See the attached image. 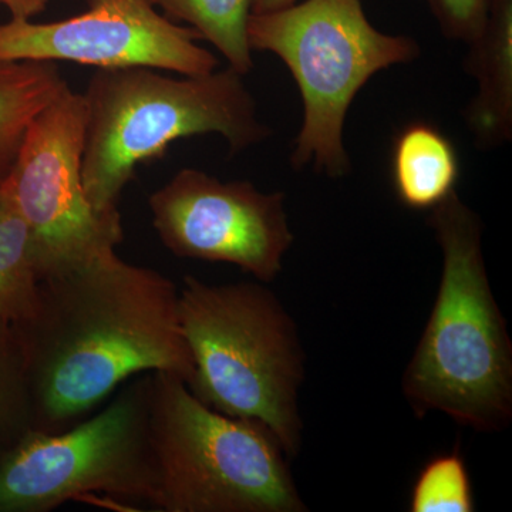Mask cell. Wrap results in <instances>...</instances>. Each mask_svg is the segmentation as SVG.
<instances>
[{
	"mask_svg": "<svg viewBox=\"0 0 512 512\" xmlns=\"http://www.w3.org/2000/svg\"><path fill=\"white\" fill-rule=\"evenodd\" d=\"M178 291L167 276L117 254L39 281L32 312L13 323L28 373L32 430L69 429L140 373H171L188 386L194 363Z\"/></svg>",
	"mask_w": 512,
	"mask_h": 512,
	"instance_id": "cell-1",
	"label": "cell"
},
{
	"mask_svg": "<svg viewBox=\"0 0 512 512\" xmlns=\"http://www.w3.org/2000/svg\"><path fill=\"white\" fill-rule=\"evenodd\" d=\"M427 222L443 251V275L403 394L417 417L441 412L497 433L512 419V343L485 269L483 222L457 191Z\"/></svg>",
	"mask_w": 512,
	"mask_h": 512,
	"instance_id": "cell-2",
	"label": "cell"
},
{
	"mask_svg": "<svg viewBox=\"0 0 512 512\" xmlns=\"http://www.w3.org/2000/svg\"><path fill=\"white\" fill-rule=\"evenodd\" d=\"M153 67L97 69L86 106L80 175L99 212L119 211L137 167L160 160L174 141L220 134L231 154L271 136L242 74L227 70L171 77Z\"/></svg>",
	"mask_w": 512,
	"mask_h": 512,
	"instance_id": "cell-3",
	"label": "cell"
},
{
	"mask_svg": "<svg viewBox=\"0 0 512 512\" xmlns=\"http://www.w3.org/2000/svg\"><path fill=\"white\" fill-rule=\"evenodd\" d=\"M178 289L194 363L188 389L217 412L264 424L288 458L298 456L305 353L284 305L255 282L210 285L187 275Z\"/></svg>",
	"mask_w": 512,
	"mask_h": 512,
	"instance_id": "cell-4",
	"label": "cell"
},
{
	"mask_svg": "<svg viewBox=\"0 0 512 512\" xmlns=\"http://www.w3.org/2000/svg\"><path fill=\"white\" fill-rule=\"evenodd\" d=\"M148 423L161 512H305L284 448L264 424L198 400L181 377L150 373Z\"/></svg>",
	"mask_w": 512,
	"mask_h": 512,
	"instance_id": "cell-5",
	"label": "cell"
},
{
	"mask_svg": "<svg viewBox=\"0 0 512 512\" xmlns=\"http://www.w3.org/2000/svg\"><path fill=\"white\" fill-rule=\"evenodd\" d=\"M248 42L252 50L282 59L301 92L303 121L292 167L312 165L330 178L350 173L343 130L357 93L376 73L420 55L412 37L377 30L362 0H306L251 15Z\"/></svg>",
	"mask_w": 512,
	"mask_h": 512,
	"instance_id": "cell-6",
	"label": "cell"
},
{
	"mask_svg": "<svg viewBox=\"0 0 512 512\" xmlns=\"http://www.w3.org/2000/svg\"><path fill=\"white\" fill-rule=\"evenodd\" d=\"M150 373L96 416L59 433L29 430L0 456V512H50L89 494L154 505Z\"/></svg>",
	"mask_w": 512,
	"mask_h": 512,
	"instance_id": "cell-7",
	"label": "cell"
},
{
	"mask_svg": "<svg viewBox=\"0 0 512 512\" xmlns=\"http://www.w3.org/2000/svg\"><path fill=\"white\" fill-rule=\"evenodd\" d=\"M86 106L64 90L33 120L3 183L28 224L39 281L117 254L124 239L120 211L99 212L84 194Z\"/></svg>",
	"mask_w": 512,
	"mask_h": 512,
	"instance_id": "cell-8",
	"label": "cell"
},
{
	"mask_svg": "<svg viewBox=\"0 0 512 512\" xmlns=\"http://www.w3.org/2000/svg\"><path fill=\"white\" fill-rule=\"evenodd\" d=\"M153 227L178 258L224 262L261 282L281 274L293 244L284 192L183 168L148 197Z\"/></svg>",
	"mask_w": 512,
	"mask_h": 512,
	"instance_id": "cell-9",
	"label": "cell"
},
{
	"mask_svg": "<svg viewBox=\"0 0 512 512\" xmlns=\"http://www.w3.org/2000/svg\"><path fill=\"white\" fill-rule=\"evenodd\" d=\"M59 22L10 19L0 25V62H70L96 69L144 66L181 76L214 72L218 59L200 35L175 25L150 0H86Z\"/></svg>",
	"mask_w": 512,
	"mask_h": 512,
	"instance_id": "cell-10",
	"label": "cell"
},
{
	"mask_svg": "<svg viewBox=\"0 0 512 512\" xmlns=\"http://www.w3.org/2000/svg\"><path fill=\"white\" fill-rule=\"evenodd\" d=\"M470 50L466 70L478 83L466 123L480 150H494L512 138V0H491L487 20Z\"/></svg>",
	"mask_w": 512,
	"mask_h": 512,
	"instance_id": "cell-11",
	"label": "cell"
},
{
	"mask_svg": "<svg viewBox=\"0 0 512 512\" xmlns=\"http://www.w3.org/2000/svg\"><path fill=\"white\" fill-rule=\"evenodd\" d=\"M460 163L451 140L429 123H413L393 144L392 183L410 210H433L456 191Z\"/></svg>",
	"mask_w": 512,
	"mask_h": 512,
	"instance_id": "cell-12",
	"label": "cell"
},
{
	"mask_svg": "<svg viewBox=\"0 0 512 512\" xmlns=\"http://www.w3.org/2000/svg\"><path fill=\"white\" fill-rule=\"evenodd\" d=\"M67 89L55 62H0V185L37 114Z\"/></svg>",
	"mask_w": 512,
	"mask_h": 512,
	"instance_id": "cell-13",
	"label": "cell"
},
{
	"mask_svg": "<svg viewBox=\"0 0 512 512\" xmlns=\"http://www.w3.org/2000/svg\"><path fill=\"white\" fill-rule=\"evenodd\" d=\"M168 19L188 23L228 60L235 72L248 74L254 67L248 42L252 0H150Z\"/></svg>",
	"mask_w": 512,
	"mask_h": 512,
	"instance_id": "cell-14",
	"label": "cell"
},
{
	"mask_svg": "<svg viewBox=\"0 0 512 512\" xmlns=\"http://www.w3.org/2000/svg\"><path fill=\"white\" fill-rule=\"evenodd\" d=\"M39 276L28 224L0 185V319L18 323L35 305Z\"/></svg>",
	"mask_w": 512,
	"mask_h": 512,
	"instance_id": "cell-15",
	"label": "cell"
},
{
	"mask_svg": "<svg viewBox=\"0 0 512 512\" xmlns=\"http://www.w3.org/2000/svg\"><path fill=\"white\" fill-rule=\"evenodd\" d=\"M33 427L28 373L16 330L0 319V456Z\"/></svg>",
	"mask_w": 512,
	"mask_h": 512,
	"instance_id": "cell-16",
	"label": "cell"
},
{
	"mask_svg": "<svg viewBox=\"0 0 512 512\" xmlns=\"http://www.w3.org/2000/svg\"><path fill=\"white\" fill-rule=\"evenodd\" d=\"M412 512L476 511L466 461L460 451L440 454L423 467L410 494Z\"/></svg>",
	"mask_w": 512,
	"mask_h": 512,
	"instance_id": "cell-17",
	"label": "cell"
},
{
	"mask_svg": "<svg viewBox=\"0 0 512 512\" xmlns=\"http://www.w3.org/2000/svg\"><path fill=\"white\" fill-rule=\"evenodd\" d=\"M447 39L470 43L483 29L491 0H426Z\"/></svg>",
	"mask_w": 512,
	"mask_h": 512,
	"instance_id": "cell-18",
	"label": "cell"
},
{
	"mask_svg": "<svg viewBox=\"0 0 512 512\" xmlns=\"http://www.w3.org/2000/svg\"><path fill=\"white\" fill-rule=\"evenodd\" d=\"M47 3L49 0H0L16 20H32L46 9Z\"/></svg>",
	"mask_w": 512,
	"mask_h": 512,
	"instance_id": "cell-19",
	"label": "cell"
},
{
	"mask_svg": "<svg viewBox=\"0 0 512 512\" xmlns=\"http://www.w3.org/2000/svg\"><path fill=\"white\" fill-rule=\"evenodd\" d=\"M298 0H252L251 15H264L295 5Z\"/></svg>",
	"mask_w": 512,
	"mask_h": 512,
	"instance_id": "cell-20",
	"label": "cell"
}]
</instances>
